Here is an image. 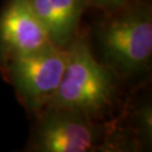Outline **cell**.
I'll return each instance as SVG.
<instances>
[{"mask_svg": "<svg viewBox=\"0 0 152 152\" xmlns=\"http://www.w3.org/2000/svg\"><path fill=\"white\" fill-rule=\"evenodd\" d=\"M37 131L35 148L44 152H87L99 141L97 127L88 115L77 110L51 108Z\"/></svg>", "mask_w": 152, "mask_h": 152, "instance_id": "4", "label": "cell"}, {"mask_svg": "<svg viewBox=\"0 0 152 152\" xmlns=\"http://www.w3.org/2000/svg\"><path fill=\"white\" fill-rule=\"evenodd\" d=\"M86 0H28L36 16L48 29L52 43L62 46L80 18Z\"/></svg>", "mask_w": 152, "mask_h": 152, "instance_id": "6", "label": "cell"}, {"mask_svg": "<svg viewBox=\"0 0 152 152\" xmlns=\"http://www.w3.org/2000/svg\"><path fill=\"white\" fill-rule=\"evenodd\" d=\"M68 62V49L51 44L34 52L10 56L9 75L31 107L49 104L59 88Z\"/></svg>", "mask_w": 152, "mask_h": 152, "instance_id": "2", "label": "cell"}, {"mask_svg": "<svg viewBox=\"0 0 152 152\" xmlns=\"http://www.w3.org/2000/svg\"><path fill=\"white\" fill-rule=\"evenodd\" d=\"M97 2L102 4V5H116V4H121L125 0H96Z\"/></svg>", "mask_w": 152, "mask_h": 152, "instance_id": "7", "label": "cell"}, {"mask_svg": "<svg viewBox=\"0 0 152 152\" xmlns=\"http://www.w3.org/2000/svg\"><path fill=\"white\" fill-rule=\"evenodd\" d=\"M112 95V73L95 59L83 39L75 41L68 49L62 80L48 105L51 108L77 110L89 116L106 108Z\"/></svg>", "mask_w": 152, "mask_h": 152, "instance_id": "1", "label": "cell"}, {"mask_svg": "<svg viewBox=\"0 0 152 152\" xmlns=\"http://www.w3.org/2000/svg\"><path fill=\"white\" fill-rule=\"evenodd\" d=\"M100 42L106 58L126 70L137 69L152 53V20L147 10L129 11L104 27Z\"/></svg>", "mask_w": 152, "mask_h": 152, "instance_id": "3", "label": "cell"}, {"mask_svg": "<svg viewBox=\"0 0 152 152\" xmlns=\"http://www.w3.org/2000/svg\"><path fill=\"white\" fill-rule=\"evenodd\" d=\"M0 43L12 56L51 45L49 32L28 0H11L0 17Z\"/></svg>", "mask_w": 152, "mask_h": 152, "instance_id": "5", "label": "cell"}]
</instances>
